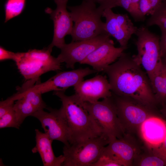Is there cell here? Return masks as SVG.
<instances>
[{
	"label": "cell",
	"mask_w": 166,
	"mask_h": 166,
	"mask_svg": "<svg viewBox=\"0 0 166 166\" xmlns=\"http://www.w3.org/2000/svg\"><path fill=\"white\" fill-rule=\"evenodd\" d=\"M103 72L108 76L113 94L157 109L158 104L149 78L132 56L123 52Z\"/></svg>",
	"instance_id": "obj_1"
},
{
	"label": "cell",
	"mask_w": 166,
	"mask_h": 166,
	"mask_svg": "<svg viewBox=\"0 0 166 166\" xmlns=\"http://www.w3.org/2000/svg\"><path fill=\"white\" fill-rule=\"evenodd\" d=\"M65 92L54 91L59 98L65 118L71 132V144L96 137L103 134L94 119L75 94L67 96Z\"/></svg>",
	"instance_id": "obj_2"
},
{
	"label": "cell",
	"mask_w": 166,
	"mask_h": 166,
	"mask_svg": "<svg viewBox=\"0 0 166 166\" xmlns=\"http://www.w3.org/2000/svg\"><path fill=\"white\" fill-rule=\"evenodd\" d=\"M67 8L74 23L71 35L72 41L88 39L106 33L105 23L101 20L104 10L101 6L97 7L96 3L83 0L79 5Z\"/></svg>",
	"instance_id": "obj_3"
},
{
	"label": "cell",
	"mask_w": 166,
	"mask_h": 166,
	"mask_svg": "<svg viewBox=\"0 0 166 166\" xmlns=\"http://www.w3.org/2000/svg\"><path fill=\"white\" fill-rule=\"evenodd\" d=\"M52 49L48 47L42 49H33L18 52L14 61L19 71L26 80L39 78L50 71L61 69V64L51 55Z\"/></svg>",
	"instance_id": "obj_4"
},
{
	"label": "cell",
	"mask_w": 166,
	"mask_h": 166,
	"mask_svg": "<svg viewBox=\"0 0 166 166\" xmlns=\"http://www.w3.org/2000/svg\"><path fill=\"white\" fill-rule=\"evenodd\" d=\"M104 134L86 140L64 145L63 148L64 160L62 166H92L101 155L109 143Z\"/></svg>",
	"instance_id": "obj_5"
},
{
	"label": "cell",
	"mask_w": 166,
	"mask_h": 166,
	"mask_svg": "<svg viewBox=\"0 0 166 166\" xmlns=\"http://www.w3.org/2000/svg\"><path fill=\"white\" fill-rule=\"evenodd\" d=\"M83 104L103 133L109 140L122 138L126 134L118 117L113 95L101 101L83 102Z\"/></svg>",
	"instance_id": "obj_6"
},
{
	"label": "cell",
	"mask_w": 166,
	"mask_h": 166,
	"mask_svg": "<svg viewBox=\"0 0 166 166\" xmlns=\"http://www.w3.org/2000/svg\"><path fill=\"white\" fill-rule=\"evenodd\" d=\"M118 117L126 134L138 133L140 126L149 117L161 115L152 108L131 99L113 94Z\"/></svg>",
	"instance_id": "obj_7"
},
{
	"label": "cell",
	"mask_w": 166,
	"mask_h": 166,
	"mask_svg": "<svg viewBox=\"0 0 166 166\" xmlns=\"http://www.w3.org/2000/svg\"><path fill=\"white\" fill-rule=\"evenodd\" d=\"M135 34L137 53L132 57L143 67L150 80L161 61L160 37L150 31L146 26L138 28Z\"/></svg>",
	"instance_id": "obj_8"
},
{
	"label": "cell",
	"mask_w": 166,
	"mask_h": 166,
	"mask_svg": "<svg viewBox=\"0 0 166 166\" xmlns=\"http://www.w3.org/2000/svg\"><path fill=\"white\" fill-rule=\"evenodd\" d=\"M38 79L39 78L28 80L18 88L17 93L10 96L13 100L16 101L14 109L20 125L27 117L46 108L42 94L32 88Z\"/></svg>",
	"instance_id": "obj_9"
},
{
	"label": "cell",
	"mask_w": 166,
	"mask_h": 166,
	"mask_svg": "<svg viewBox=\"0 0 166 166\" xmlns=\"http://www.w3.org/2000/svg\"><path fill=\"white\" fill-rule=\"evenodd\" d=\"M49 112L39 110L31 116L40 122L44 133L52 140H57L68 145L72 142L70 131L65 118L62 109L47 108Z\"/></svg>",
	"instance_id": "obj_10"
},
{
	"label": "cell",
	"mask_w": 166,
	"mask_h": 166,
	"mask_svg": "<svg viewBox=\"0 0 166 166\" xmlns=\"http://www.w3.org/2000/svg\"><path fill=\"white\" fill-rule=\"evenodd\" d=\"M110 36L105 33L90 39L65 43L57 58L61 63H65L66 68L73 69L76 63H80Z\"/></svg>",
	"instance_id": "obj_11"
},
{
	"label": "cell",
	"mask_w": 166,
	"mask_h": 166,
	"mask_svg": "<svg viewBox=\"0 0 166 166\" xmlns=\"http://www.w3.org/2000/svg\"><path fill=\"white\" fill-rule=\"evenodd\" d=\"M96 72L89 67L61 72L45 82H38V81L32 88L42 94L52 91L65 92L69 87H74L83 80L85 77Z\"/></svg>",
	"instance_id": "obj_12"
},
{
	"label": "cell",
	"mask_w": 166,
	"mask_h": 166,
	"mask_svg": "<svg viewBox=\"0 0 166 166\" xmlns=\"http://www.w3.org/2000/svg\"><path fill=\"white\" fill-rule=\"evenodd\" d=\"M141 150L132 135L126 134L122 138L110 140L102 153L117 161L121 166H130L133 165Z\"/></svg>",
	"instance_id": "obj_13"
},
{
	"label": "cell",
	"mask_w": 166,
	"mask_h": 166,
	"mask_svg": "<svg viewBox=\"0 0 166 166\" xmlns=\"http://www.w3.org/2000/svg\"><path fill=\"white\" fill-rule=\"evenodd\" d=\"M57 7L53 10L49 7L45 9L46 13L49 14L54 24V33L52 41L48 46L52 49L56 46L60 49L65 44V38L67 35H71L73 21L70 12L67 10L68 0H54Z\"/></svg>",
	"instance_id": "obj_14"
},
{
	"label": "cell",
	"mask_w": 166,
	"mask_h": 166,
	"mask_svg": "<svg viewBox=\"0 0 166 166\" xmlns=\"http://www.w3.org/2000/svg\"><path fill=\"white\" fill-rule=\"evenodd\" d=\"M74 89L75 94L83 102H94L113 95L109 80L106 76L102 75L83 80Z\"/></svg>",
	"instance_id": "obj_15"
},
{
	"label": "cell",
	"mask_w": 166,
	"mask_h": 166,
	"mask_svg": "<svg viewBox=\"0 0 166 166\" xmlns=\"http://www.w3.org/2000/svg\"><path fill=\"white\" fill-rule=\"evenodd\" d=\"M102 17L106 19L105 32L117 39L129 40L137 30L127 14H116L111 9L107 8L103 11Z\"/></svg>",
	"instance_id": "obj_16"
},
{
	"label": "cell",
	"mask_w": 166,
	"mask_h": 166,
	"mask_svg": "<svg viewBox=\"0 0 166 166\" xmlns=\"http://www.w3.org/2000/svg\"><path fill=\"white\" fill-rule=\"evenodd\" d=\"M126 49L121 46L115 47L113 41L110 38L80 64L89 65L97 72L103 71L115 62Z\"/></svg>",
	"instance_id": "obj_17"
},
{
	"label": "cell",
	"mask_w": 166,
	"mask_h": 166,
	"mask_svg": "<svg viewBox=\"0 0 166 166\" xmlns=\"http://www.w3.org/2000/svg\"><path fill=\"white\" fill-rule=\"evenodd\" d=\"M162 115L151 116L141 124L138 133L144 143L150 149L156 148L166 137V121Z\"/></svg>",
	"instance_id": "obj_18"
},
{
	"label": "cell",
	"mask_w": 166,
	"mask_h": 166,
	"mask_svg": "<svg viewBox=\"0 0 166 166\" xmlns=\"http://www.w3.org/2000/svg\"><path fill=\"white\" fill-rule=\"evenodd\" d=\"M35 132L36 145L32 149V152L39 154L44 166H62L64 157L55 155L52 146L53 140L38 129H36Z\"/></svg>",
	"instance_id": "obj_19"
},
{
	"label": "cell",
	"mask_w": 166,
	"mask_h": 166,
	"mask_svg": "<svg viewBox=\"0 0 166 166\" xmlns=\"http://www.w3.org/2000/svg\"><path fill=\"white\" fill-rule=\"evenodd\" d=\"M158 105H166V61L161 59L150 80Z\"/></svg>",
	"instance_id": "obj_20"
},
{
	"label": "cell",
	"mask_w": 166,
	"mask_h": 166,
	"mask_svg": "<svg viewBox=\"0 0 166 166\" xmlns=\"http://www.w3.org/2000/svg\"><path fill=\"white\" fill-rule=\"evenodd\" d=\"M140 0H115L113 7H121L126 10L135 21H143L145 18L139 9Z\"/></svg>",
	"instance_id": "obj_21"
},
{
	"label": "cell",
	"mask_w": 166,
	"mask_h": 166,
	"mask_svg": "<svg viewBox=\"0 0 166 166\" xmlns=\"http://www.w3.org/2000/svg\"><path fill=\"white\" fill-rule=\"evenodd\" d=\"M26 0H6L4 5L5 22L19 15L24 10Z\"/></svg>",
	"instance_id": "obj_22"
},
{
	"label": "cell",
	"mask_w": 166,
	"mask_h": 166,
	"mask_svg": "<svg viewBox=\"0 0 166 166\" xmlns=\"http://www.w3.org/2000/svg\"><path fill=\"white\" fill-rule=\"evenodd\" d=\"M149 149L150 150L148 152L143 153L141 152L135 160L133 165L139 166H166L165 161Z\"/></svg>",
	"instance_id": "obj_23"
},
{
	"label": "cell",
	"mask_w": 166,
	"mask_h": 166,
	"mask_svg": "<svg viewBox=\"0 0 166 166\" xmlns=\"http://www.w3.org/2000/svg\"><path fill=\"white\" fill-rule=\"evenodd\" d=\"M156 25L160 30H166V0L147 20V27Z\"/></svg>",
	"instance_id": "obj_24"
},
{
	"label": "cell",
	"mask_w": 166,
	"mask_h": 166,
	"mask_svg": "<svg viewBox=\"0 0 166 166\" xmlns=\"http://www.w3.org/2000/svg\"><path fill=\"white\" fill-rule=\"evenodd\" d=\"M165 0H140L139 9L144 17L152 15Z\"/></svg>",
	"instance_id": "obj_25"
},
{
	"label": "cell",
	"mask_w": 166,
	"mask_h": 166,
	"mask_svg": "<svg viewBox=\"0 0 166 166\" xmlns=\"http://www.w3.org/2000/svg\"><path fill=\"white\" fill-rule=\"evenodd\" d=\"M19 124L13 107L0 117V128H14L19 129Z\"/></svg>",
	"instance_id": "obj_26"
},
{
	"label": "cell",
	"mask_w": 166,
	"mask_h": 166,
	"mask_svg": "<svg viewBox=\"0 0 166 166\" xmlns=\"http://www.w3.org/2000/svg\"><path fill=\"white\" fill-rule=\"evenodd\" d=\"M92 166H121L117 161L102 153L97 160Z\"/></svg>",
	"instance_id": "obj_27"
},
{
	"label": "cell",
	"mask_w": 166,
	"mask_h": 166,
	"mask_svg": "<svg viewBox=\"0 0 166 166\" xmlns=\"http://www.w3.org/2000/svg\"><path fill=\"white\" fill-rule=\"evenodd\" d=\"M14 101L10 97L0 102V117L5 114L9 110L13 107Z\"/></svg>",
	"instance_id": "obj_28"
},
{
	"label": "cell",
	"mask_w": 166,
	"mask_h": 166,
	"mask_svg": "<svg viewBox=\"0 0 166 166\" xmlns=\"http://www.w3.org/2000/svg\"><path fill=\"white\" fill-rule=\"evenodd\" d=\"M161 31L160 41V57L161 60L166 61V30Z\"/></svg>",
	"instance_id": "obj_29"
},
{
	"label": "cell",
	"mask_w": 166,
	"mask_h": 166,
	"mask_svg": "<svg viewBox=\"0 0 166 166\" xmlns=\"http://www.w3.org/2000/svg\"><path fill=\"white\" fill-rule=\"evenodd\" d=\"M150 149L154 154L162 159L166 163V137L160 146Z\"/></svg>",
	"instance_id": "obj_30"
},
{
	"label": "cell",
	"mask_w": 166,
	"mask_h": 166,
	"mask_svg": "<svg viewBox=\"0 0 166 166\" xmlns=\"http://www.w3.org/2000/svg\"><path fill=\"white\" fill-rule=\"evenodd\" d=\"M16 53L8 50L1 46L0 47V61H2L7 60L15 59Z\"/></svg>",
	"instance_id": "obj_31"
},
{
	"label": "cell",
	"mask_w": 166,
	"mask_h": 166,
	"mask_svg": "<svg viewBox=\"0 0 166 166\" xmlns=\"http://www.w3.org/2000/svg\"><path fill=\"white\" fill-rule=\"evenodd\" d=\"M95 3H98L100 6L104 10L107 8L112 9L113 8L115 0H87Z\"/></svg>",
	"instance_id": "obj_32"
},
{
	"label": "cell",
	"mask_w": 166,
	"mask_h": 166,
	"mask_svg": "<svg viewBox=\"0 0 166 166\" xmlns=\"http://www.w3.org/2000/svg\"><path fill=\"white\" fill-rule=\"evenodd\" d=\"M159 111L162 116L166 117V105L161 106Z\"/></svg>",
	"instance_id": "obj_33"
}]
</instances>
